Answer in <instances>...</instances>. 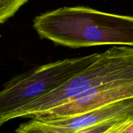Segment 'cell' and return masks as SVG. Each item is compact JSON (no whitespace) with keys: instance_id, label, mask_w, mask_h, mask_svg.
<instances>
[{"instance_id":"obj_1","label":"cell","mask_w":133,"mask_h":133,"mask_svg":"<svg viewBox=\"0 0 133 133\" xmlns=\"http://www.w3.org/2000/svg\"><path fill=\"white\" fill-rule=\"evenodd\" d=\"M33 27L44 39L71 48L133 47V16L87 6H65L38 16Z\"/></svg>"},{"instance_id":"obj_2","label":"cell","mask_w":133,"mask_h":133,"mask_svg":"<svg viewBox=\"0 0 133 133\" xmlns=\"http://www.w3.org/2000/svg\"><path fill=\"white\" fill-rule=\"evenodd\" d=\"M130 79H133V48L114 45L100 53L88 67L58 88L17 110L9 117V121L19 118L32 119L94 87Z\"/></svg>"},{"instance_id":"obj_3","label":"cell","mask_w":133,"mask_h":133,"mask_svg":"<svg viewBox=\"0 0 133 133\" xmlns=\"http://www.w3.org/2000/svg\"><path fill=\"white\" fill-rule=\"evenodd\" d=\"M99 55L96 53L50 62L10 79L0 91V127L15 112L58 88L88 67Z\"/></svg>"},{"instance_id":"obj_4","label":"cell","mask_w":133,"mask_h":133,"mask_svg":"<svg viewBox=\"0 0 133 133\" xmlns=\"http://www.w3.org/2000/svg\"><path fill=\"white\" fill-rule=\"evenodd\" d=\"M133 97V79L112 81L90 88L32 119L67 118Z\"/></svg>"},{"instance_id":"obj_5","label":"cell","mask_w":133,"mask_h":133,"mask_svg":"<svg viewBox=\"0 0 133 133\" xmlns=\"http://www.w3.org/2000/svg\"><path fill=\"white\" fill-rule=\"evenodd\" d=\"M133 115V97L79 115L52 119H31L16 133H75L101 122Z\"/></svg>"},{"instance_id":"obj_6","label":"cell","mask_w":133,"mask_h":133,"mask_svg":"<svg viewBox=\"0 0 133 133\" xmlns=\"http://www.w3.org/2000/svg\"><path fill=\"white\" fill-rule=\"evenodd\" d=\"M29 0H0V24L12 17Z\"/></svg>"},{"instance_id":"obj_7","label":"cell","mask_w":133,"mask_h":133,"mask_svg":"<svg viewBox=\"0 0 133 133\" xmlns=\"http://www.w3.org/2000/svg\"><path fill=\"white\" fill-rule=\"evenodd\" d=\"M130 116L116 118V119H112L101 122L93 126L83 129L75 133H110L116 127H118L123 121L129 118Z\"/></svg>"},{"instance_id":"obj_8","label":"cell","mask_w":133,"mask_h":133,"mask_svg":"<svg viewBox=\"0 0 133 133\" xmlns=\"http://www.w3.org/2000/svg\"><path fill=\"white\" fill-rule=\"evenodd\" d=\"M110 133H133V116L123 121Z\"/></svg>"}]
</instances>
